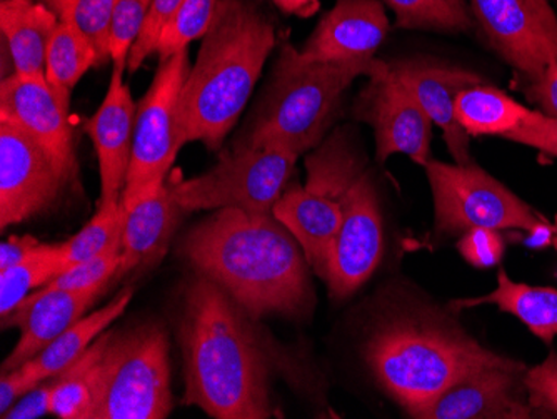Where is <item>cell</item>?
<instances>
[{"mask_svg": "<svg viewBox=\"0 0 557 419\" xmlns=\"http://www.w3.org/2000/svg\"><path fill=\"white\" fill-rule=\"evenodd\" d=\"M181 252L249 318H296L311 309V266L274 214L218 209L186 234Z\"/></svg>", "mask_w": 557, "mask_h": 419, "instance_id": "cell-1", "label": "cell"}, {"mask_svg": "<svg viewBox=\"0 0 557 419\" xmlns=\"http://www.w3.org/2000/svg\"><path fill=\"white\" fill-rule=\"evenodd\" d=\"M247 318L230 294L202 274L184 293V402L212 418H271L268 359Z\"/></svg>", "mask_w": 557, "mask_h": 419, "instance_id": "cell-2", "label": "cell"}, {"mask_svg": "<svg viewBox=\"0 0 557 419\" xmlns=\"http://www.w3.org/2000/svg\"><path fill=\"white\" fill-rule=\"evenodd\" d=\"M275 46L277 30L261 0H219L181 94L183 146L202 143L209 151L221 149Z\"/></svg>", "mask_w": 557, "mask_h": 419, "instance_id": "cell-3", "label": "cell"}, {"mask_svg": "<svg viewBox=\"0 0 557 419\" xmlns=\"http://www.w3.org/2000/svg\"><path fill=\"white\" fill-rule=\"evenodd\" d=\"M364 359L379 386L418 419L465 378L521 362L486 348L446 316L422 309L379 324L366 343Z\"/></svg>", "mask_w": 557, "mask_h": 419, "instance_id": "cell-4", "label": "cell"}, {"mask_svg": "<svg viewBox=\"0 0 557 419\" xmlns=\"http://www.w3.org/2000/svg\"><path fill=\"white\" fill-rule=\"evenodd\" d=\"M371 62H308L283 44L255 114L233 146L281 147L297 158L314 151L339 118L344 96Z\"/></svg>", "mask_w": 557, "mask_h": 419, "instance_id": "cell-5", "label": "cell"}, {"mask_svg": "<svg viewBox=\"0 0 557 419\" xmlns=\"http://www.w3.org/2000/svg\"><path fill=\"white\" fill-rule=\"evenodd\" d=\"M364 169V158L354 140L346 131H336L306 158V184L287 187L275 202L272 214L296 237L322 280L343 221L344 196Z\"/></svg>", "mask_w": 557, "mask_h": 419, "instance_id": "cell-6", "label": "cell"}, {"mask_svg": "<svg viewBox=\"0 0 557 419\" xmlns=\"http://www.w3.org/2000/svg\"><path fill=\"white\" fill-rule=\"evenodd\" d=\"M172 406L169 340L162 326L140 323L109 333L97 366L92 419H164Z\"/></svg>", "mask_w": 557, "mask_h": 419, "instance_id": "cell-7", "label": "cell"}, {"mask_svg": "<svg viewBox=\"0 0 557 419\" xmlns=\"http://www.w3.org/2000/svg\"><path fill=\"white\" fill-rule=\"evenodd\" d=\"M297 159L281 147L233 146L202 176L168 181L172 196L186 212L234 208L269 215L289 186Z\"/></svg>", "mask_w": 557, "mask_h": 419, "instance_id": "cell-8", "label": "cell"}, {"mask_svg": "<svg viewBox=\"0 0 557 419\" xmlns=\"http://www.w3.org/2000/svg\"><path fill=\"white\" fill-rule=\"evenodd\" d=\"M424 169L433 190L437 234L454 236L478 227L533 233L547 226L521 197L474 162L431 161Z\"/></svg>", "mask_w": 557, "mask_h": 419, "instance_id": "cell-9", "label": "cell"}, {"mask_svg": "<svg viewBox=\"0 0 557 419\" xmlns=\"http://www.w3.org/2000/svg\"><path fill=\"white\" fill-rule=\"evenodd\" d=\"M189 71L187 49L159 61L154 79L137 104L133 156L122 194L125 208L150 187L168 181L177 152L184 147L180 139L177 112Z\"/></svg>", "mask_w": 557, "mask_h": 419, "instance_id": "cell-10", "label": "cell"}, {"mask_svg": "<svg viewBox=\"0 0 557 419\" xmlns=\"http://www.w3.org/2000/svg\"><path fill=\"white\" fill-rule=\"evenodd\" d=\"M352 114L374 131L379 162H386L394 155L408 156L422 168L433 161V121L408 87L394 76L389 62L375 61L368 84L354 102Z\"/></svg>", "mask_w": 557, "mask_h": 419, "instance_id": "cell-11", "label": "cell"}, {"mask_svg": "<svg viewBox=\"0 0 557 419\" xmlns=\"http://www.w3.org/2000/svg\"><path fill=\"white\" fill-rule=\"evenodd\" d=\"M471 9L494 51L529 79L557 61V17L547 0H471Z\"/></svg>", "mask_w": 557, "mask_h": 419, "instance_id": "cell-12", "label": "cell"}, {"mask_svg": "<svg viewBox=\"0 0 557 419\" xmlns=\"http://www.w3.org/2000/svg\"><path fill=\"white\" fill-rule=\"evenodd\" d=\"M383 249V214L371 172L364 169L344 196L343 221L324 278L329 294L349 298L374 274Z\"/></svg>", "mask_w": 557, "mask_h": 419, "instance_id": "cell-13", "label": "cell"}, {"mask_svg": "<svg viewBox=\"0 0 557 419\" xmlns=\"http://www.w3.org/2000/svg\"><path fill=\"white\" fill-rule=\"evenodd\" d=\"M67 186L44 147L12 122L0 121V227L49 211Z\"/></svg>", "mask_w": 557, "mask_h": 419, "instance_id": "cell-14", "label": "cell"}, {"mask_svg": "<svg viewBox=\"0 0 557 419\" xmlns=\"http://www.w3.org/2000/svg\"><path fill=\"white\" fill-rule=\"evenodd\" d=\"M0 121H8L29 134L54 161L65 184L79 180L69 108L59 101L46 77L21 76L12 72L0 84Z\"/></svg>", "mask_w": 557, "mask_h": 419, "instance_id": "cell-15", "label": "cell"}, {"mask_svg": "<svg viewBox=\"0 0 557 419\" xmlns=\"http://www.w3.org/2000/svg\"><path fill=\"white\" fill-rule=\"evenodd\" d=\"M522 362L481 369L444 391L421 419H531Z\"/></svg>", "mask_w": 557, "mask_h": 419, "instance_id": "cell-16", "label": "cell"}, {"mask_svg": "<svg viewBox=\"0 0 557 419\" xmlns=\"http://www.w3.org/2000/svg\"><path fill=\"white\" fill-rule=\"evenodd\" d=\"M389 29L381 0H336L299 56L308 62H371Z\"/></svg>", "mask_w": 557, "mask_h": 419, "instance_id": "cell-17", "label": "cell"}, {"mask_svg": "<svg viewBox=\"0 0 557 419\" xmlns=\"http://www.w3.org/2000/svg\"><path fill=\"white\" fill-rule=\"evenodd\" d=\"M394 76L408 87L418 99L434 126L443 131L447 149L454 162H472L469 139L471 137L459 126L454 106L462 90L483 84L481 76L466 69L441 64L431 59H403L389 62Z\"/></svg>", "mask_w": 557, "mask_h": 419, "instance_id": "cell-18", "label": "cell"}, {"mask_svg": "<svg viewBox=\"0 0 557 419\" xmlns=\"http://www.w3.org/2000/svg\"><path fill=\"white\" fill-rule=\"evenodd\" d=\"M124 71L114 65L104 101L86 122L99 161L100 202L121 201L129 174L137 104L124 83Z\"/></svg>", "mask_w": 557, "mask_h": 419, "instance_id": "cell-19", "label": "cell"}, {"mask_svg": "<svg viewBox=\"0 0 557 419\" xmlns=\"http://www.w3.org/2000/svg\"><path fill=\"white\" fill-rule=\"evenodd\" d=\"M104 287L69 291L44 286L29 294L8 318L2 319V330H21L17 346L2 365V373L36 358L52 341L58 340L75 321L86 315Z\"/></svg>", "mask_w": 557, "mask_h": 419, "instance_id": "cell-20", "label": "cell"}, {"mask_svg": "<svg viewBox=\"0 0 557 419\" xmlns=\"http://www.w3.org/2000/svg\"><path fill=\"white\" fill-rule=\"evenodd\" d=\"M183 212L186 211L172 196L169 181L150 187L133 205L127 206L122 233L121 266L115 278L158 264L168 252L172 234Z\"/></svg>", "mask_w": 557, "mask_h": 419, "instance_id": "cell-21", "label": "cell"}, {"mask_svg": "<svg viewBox=\"0 0 557 419\" xmlns=\"http://www.w3.org/2000/svg\"><path fill=\"white\" fill-rule=\"evenodd\" d=\"M58 24L59 15L46 2H0V29L9 47L15 74L46 77L47 47Z\"/></svg>", "mask_w": 557, "mask_h": 419, "instance_id": "cell-22", "label": "cell"}, {"mask_svg": "<svg viewBox=\"0 0 557 419\" xmlns=\"http://www.w3.org/2000/svg\"><path fill=\"white\" fill-rule=\"evenodd\" d=\"M481 305H494L500 311L515 316L544 343H550L557 336V289L553 287L516 283L506 271H499L493 293L453 303L456 309Z\"/></svg>", "mask_w": 557, "mask_h": 419, "instance_id": "cell-23", "label": "cell"}, {"mask_svg": "<svg viewBox=\"0 0 557 419\" xmlns=\"http://www.w3.org/2000/svg\"><path fill=\"white\" fill-rule=\"evenodd\" d=\"M133 287H124L104 308L97 309L89 316H83L58 340L52 341L44 352H40L33 361L39 369L42 380L58 378L59 374L64 373L65 369L71 368L106 333L115 319L124 315L125 309L133 301Z\"/></svg>", "mask_w": 557, "mask_h": 419, "instance_id": "cell-24", "label": "cell"}, {"mask_svg": "<svg viewBox=\"0 0 557 419\" xmlns=\"http://www.w3.org/2000/svg\"><path fill=\"white\" fill-rule=\"evenodd\" d=\"M454 112L469 137H504L518 126L529 109L503 90L483 83L462 90Z\"/></svg>", "mask_w": 557, "mask_h": 419, "instance_id": "cell-25", "label": "cell"}, {"mask_svg": "<svg viewBox=\"0 0 557 419\" xmlns=\"http://www.w3.org/2000/svg\"><path fill=\"white\" fill-rule=\"evenodd\" d=\"M90 67H97L92 42L71 22L59 21L46 56V81L59 101L67 106L74 89Z\"/></svg>", "mask_w": 557, "mask_h": 419, "instance_id": "cell-26", "label": "cell"}, {"mask_svg": "<svg viewBox=\"0 0 557 419\" xmlns=\"http://www.w3.org/2000/svg\"><path fill=\"white\" fill-rule=\"evenodd\" d=\"M109 333L102 334L71 368L59 374L52 390V415L61 419H92L97 366Z\"/></svg>", "mask_w": 557, "mask_h": 419, "instance_id": "cell-27", "label": "cell"}, {"mask_svg": "<svg viewBox=\"0 0 557 419\" xmlns=\"http://www.w3.org/2000/svg\"><path fill=\"white\" fill-rule=\"evenodd\" d=\"M67 269L64 243L40 244L33 256L0 271V316L8 318L30 291L40 289Z\"/></svg>", "mask_w": 557, "mask_h": 419, "instance_id": "cell-28", "label": "cell"}, {"mask_svg": "<svg viewBox=\"0 0 557 419\" xmlns=\"http://www.w3.org/2000/svg\"><path fill=\"white\" fill-rule=\"evenodd\" d=\"M404 30L462 34L474 29L471 0H384Z\"/></svg>", "mask_w": 557, "mask_h": 419, "instance_id": "cell-29", "label": "cell"}, {"mask_svg": "<svg viewBox=\"0 0 557 419\" xmlns=\"http://www.w3.org/2000/svg\"><path fill=\"white\" fill-rule=\"evenodd\" d=\"M125 208L124 202H99L96 215L89 223L64 243V258L67 268L89 261L102 255L115 244H122L124 233Z\"/></svg>", "mask_w": 557, "mask_h": 419, "instance_id": "cell-30", "label": "cell"}, {"mask_svg": "<svg viewBox=\"0 0 557 419\" xmlns=\"http://www.w3.org/2000/svg\"><path fill=\"white\" fill-rule=\"evenodd\" d=\"M117 0H49L47 4L59 21L71 22L92 42L97 52V67L111 58V27Z\"/></svg>", "mask_w": 557, "mask_h": 419, "instance_id": "cell-31", "label": "cell"}, {"mask_svg": "<svg viewBox=\"0 0 557 419\" xmlns=\"http://www.w3.org/2000/svg\"><path fill=\"white\" fill-rule=\"evenodd\" d=\"M219 0H183L159 37V61L184 51L194 40L202 39L211 27Z\"/></svg>", "mask_w": 557, "mask_h": 419, "instance_id": "cell-32", "label": "cell"}, {"mask_svg": "<svg viewBox=\"0 0 557 419\" xmlns=\"http://www.w3.org/2000/svg\"><path fill=\"white\" fill-rule=\"evenodd\" d=\"M121 248L122 244H115L108 251L89 259V261L71 266L65 269L64 273L46 284V287L77 291L94 286H108L109 281L117 276L119 266H121Z\"/></svg>", "mask_w": 557, "mask_h": 419, "instance_id": "cell-33", "label": "cell"}, {"mask_svg": "<svg viewBox=\"0 0 557 419\" xmlns=\"http://www.w3.org/2000/svg\"><path fill=\"white\" fill-rule=\"evenodd\" d=\"M152 0H117L111 27V58L114 65L127 69L131 49L136 44Z\"/></svg>", "mask_w": 557, "mask_h": 419, "instance_id": "cell-34", "label": "cell"}, {"mask_svg": "<svg viewBox=\"0 0 557 419\" xmlns=\"http://www.w3.org/2000/svg\"><path fill=\"white\" fill-rule=\"evenodd\" d=\"M529 405L533 406L537 418L557 416V353L550 352L547 358L524 374Z\"/></svg>", "mask_w": 557, "mask_h": 419, "instance_id": "cell-35", "label": "cell"}, {"mask_svg": "<svg viewBox=\"0 0 557 419\" xmlns=\"http://www.w3.org/2000/svg\"><path fill=\"white\" fill-rule=\"evenodd\" d=\"M181 2L183 0H152L143 30H140L136 44L131 49L129 59H127V71L136 72L149 56L158 51L159 37H161L162 30L168 26L172 15L180 8Z\"/></svg>", "mask_w": 557, "mask_h": 419, "instance_id": "cell-36", "label": "cell"}, {"mask_svg": "<svg viewBox=\"0 0 557 419\" xmlns=\"http://www.w3.org/2000/svg\"><path fill=\"white\" fill-rule=\"evenodd\" d=\"M504 139L522 146L533 147L543 155L557 158V119L544 115L541 111L529 109L518 126L506 134Z\"/></svg>", "mask_w": 557, "mask_h": 419, "instance_id": "cell-37", "label": "cell"}, {"mask_svg": "<svg viewBox=\"0 0 557 419\" xmlns=\"http://www.w3.org/2000/svg\"><path fill=\"white\" fill-rule=\"evenodd\" d=\"M458 249L462 258L474 268H493L503 258L504 241L499 231L478 227L462 234Z\"/></svg>", "mask_w": 557, "mask_h": 419, "instance_id": "cell-38", "label": "cell"}, {"mask_svg": "<svg viewBox=\"0 0 557 419\" xmlns=\"http://www.w3.org/2000/svg\"><path fill=\"white\" fill-rule=\"evenodd\" d=\"M40 383H44V380L33 359L8 373H2V378H0V416L4 415L25 393H29Z\"/></svg>", "mask_w": 557, "mask_h": 419, "instance_id": "cell-39", "label": "cell"}, {"mask_svg": "<svg viewBox=\"0 0 557 419\" xmlns=\"http://www.w3.org/2000/svg\"><path fill=\"white\" fill-rule=\"evenodd\" d=\"M52 390H54V380L44 381L39 386L34 387L29 393H25L18 402H15L2 419H37L46 415H52Z\"/></svg>", "mask_w": 557, "mask_h": 419, "instance_id": "cell-40", "label": "cell"}, {"mask_svg": "<svg viewBox=\"0 0 557 419\" xmlns=\"http://www.w3.org/2000/svg\"><path fill=\"white\" fill-rule=\"evenodd\" d=\"M528 97L544 115L557 119V61L550 62L531 79Z\"/></svg>", "mask_w": 557, "mask_h": 419, "instance_id": "cell-41", "label": "cell"}, {"mask_svg": "<svg viewBox=\"0 0 557 419\" xmlns=\"http://www.w3.org/2000/svg\"><path fill=\"white\" fill-rule=\"evenodd\" d=\"M40 241L29 234L11 236L0 246V271L12 268L33 256L40 246Z\"/></svg>", "mask_w": 557, "mask_h": 419, "instance_id": "cell-42", "label": "cell"}, {"mask_svg": "<svg viewBox=\"0 0 557 419\" xmlns=\"http://www.w3.org/2000/svg\"><path fill=\"white\" fill-rule=\"evenodd\" d=\"M284 14L296 15V17L308 19L318 14L321 9L319 0H272Z\"/></svg>", "mask_w": 557, "mask_h": 419, "instance_id": "cell-43", "label": "cell"}, {"mask_svg": "<svg viewBox=\"0 0 557 419\" xmlns=\"http://www.w3.org/2000/svg\"><path fill=\"white\" fill-rule=\"evenodd\" d=\"M554 248H556V249H557V236H556V237H554Z\"/></svg>", "mask_w": 557, "mask_h": 419, "instance_id": "cell-44", "label": "cell"}, {"mask_svg": "<svg viewBox=\"0 0 557 419\" xmlns=\"http://www.w3.org/2000/svg\"><path fill=\"white\" fill-rule=\"evenodd\" d=\"M36 2H46V4H47V2H49V0H36Z\"/></svg>", "mask_w": 557, "mask_h": 419, "instance_id": "cell-45", "label": "cell"}]
</instances>
